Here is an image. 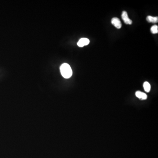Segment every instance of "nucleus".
<instances>
[{
    "instance_id": "obj_2",
    "label": "nucleus",
    "mask_w": 158,
    "mask_h": 158,
    "mask_svg": "<svg viewBox=\"0 0 158 158\" xmlns=\"http://www.w3.org/2000/svg\"><path fill=\"white\" fill-rule=\"evenodd\" d=\"M121 16L123 21L126 24L131 25L132 24V21L129 18L127 13L126 11L123 12Z\"/></svg>"
},
{
    "instance_id": "obj_5",
    "label": "nucleus",
    "mask_w": 158,
    "mask_h": 158,
    "mask_svg": "<svg viewBox=\"0 0 158 158\" xmlns=\"http://www.w3.org/2000/svg\"><path fill=\"white\" fill-rule=\"evenodd\" d=\"M135 95L137 97H138L139 99H141L145 100L147 98V95L146 94L140 92V91L137 92H136Z\"/></svg>"
},
{
    "instance_id": "obj_7",
    "label": "nucleus",
    "mask_w": 158,
    "mask_h": 158,
    "mask_svg": "<svg viewBox=\"0 0 158 158\" xmlns=\"http://www.w3.org/2000/svg\"><path fill=\"white\" fill-rule=\"evenodd\" d=\"M143 86L145 91L147 92H149L150 91L151 85L148 82H145L144 83Z\"/></svg>"
},
{
    "instance_id": "obj_3",
    "label": "nucleus",
    "mask_w": 158,
    "mask_h": 158,
    "mask_svg": "<svg viewBox=\"0 0 158 158\" xmlns=\"http://www.w3.org/2000/svg\"><path fill=\"white\" fill-rule=\"evenodd\" d=\"M111 23L114 26L117 28L120 29L122 27V23L120 20L118 18L114 17L112 19Z\"/></svg>"
},
{
    "instance_id": "obj_8",
    "label": "nucleus",
    "mask_w": 158,
    "mask_h": 158,
    "mask_svg": "<svg viewBox=\"0 0 158 158\" xmlns=\"http://www.w3.org/2000/svg\"><path fill=\"white\" fill-rule=\"evenodd\" d=\"M151 31L152 34H156L158 33V26L154 25L151 27Z\"/></svg>"
},
{
    "instance_id": "obj_4",
    "label": "nucleus",
    "mask_w": 158,
    "mask_h": 158,
    "mask_svg": "<svg viewBox=\"0 0 158 158\" xmlns=\"http://www.w3.org/2000/svg\"><path fill=\"white\" fill-rule=\"evenodd\" d=\"M90 43L88 39L86 38H82L79 40L77 43V45L80 47H83L84 46L88 45Z\"/></svg>"
},
{
    "instance_id": "obj_1",
    "label": "nucleus",
    "mask_w": 158,
    "mask_h": 158,
    "mask_svg": "<svg viewBox=\"0 0 158 158\" xmlns=\"http://www.w3.org/2000/svg\"><path fill=\"white\" fill-rule=\"evenodd\" d=\"M60 71L64 78L68 79L71 77L73 71L70 66L67 63H64L60 66Z\"/></svg>"
},
{
    "instance_id": "obj_6",
    "label": "nucleus",
    "mask_w": 158,
    "mask_h": 158,
    "mask_svg": "<svg viewBox=\"0 0 158 158\" xmlns=\"http://www.w3.org/2000/svg\"><path fill=\"white\" fill-rule=\"evenodd\" d=\"M147 21L149 23H157L158 22V17H153L152 16H148L146 18Z\"/></svg>"
}]
</instances>
